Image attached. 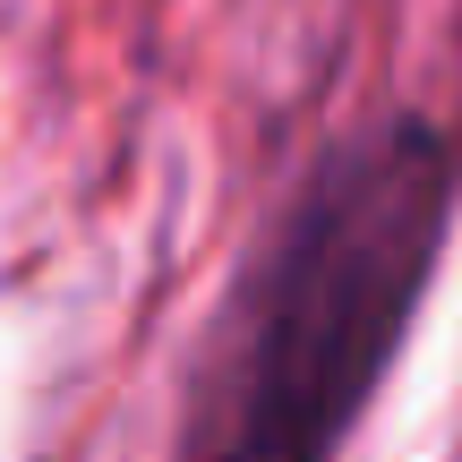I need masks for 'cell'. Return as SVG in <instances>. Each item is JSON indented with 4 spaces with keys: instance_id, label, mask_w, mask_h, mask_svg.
<instances>
[{
    "instance_id": "cell-1",
    "label": "cell",
    "mask_w": 462,
    "mask_h": 462,
    "mask_svg": "<svg viewBox=\"0 0 462 462\" xmlns=\"http://www.w3.org/2000/svg\"><path fill=\"white\" fill-rule=\"evenodd\" d=\"M454 189L462 154L437 120L334 146L206 360L180 462H334L429 291Z\"/></svg>"
}]
</instances>
